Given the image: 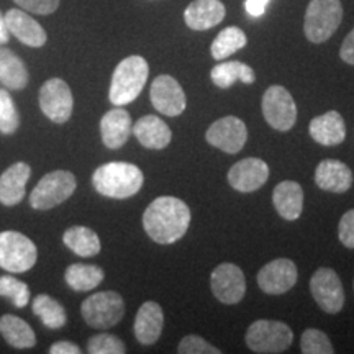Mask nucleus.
Returning a JSON list of instances; mask_svg holds the SVG:
<instances>
[{
    "instance_id": "4be33fe9",
    "label": "nucleus",
    "mask_w": 354,
    "mask_h": 354,
    "mask_svg": "<svg viewBox=\"0 0 354 354\" xmlns=\"http://www.w3.org/2000/svg\"><path fill=\"white\" fill-rule=\"evenodd\" d=\"M30 174L32 169L26 162H15L3 171V174L0 176V203L7 207L19 205L25 197Z\"/></svg>"
},
{
    "instance_id": "423d86ee",
    "label": "nucleus",
    "mask_w": 354,
    "mask_h": 354,
    "mask_svg": "<svg viewBox=\"0 0 354 354\" xmlns=\"http://www.w3.org/2000/svg\"><path fill=\"white\" fill-rule=\"evenodd\" d=\"M77 187L76 176L69 171H53L41 177L30 194V205L35 210H50L73 196Z\"/></svg>"
},
{
    "instance_id": "412c9836",
    "label": "nucleus",
    "mask_w": 354,
    "mask_h": 354,
    "mask_svg": "<svg viewBox=\"0 0 354 354\" xmlns=\"http://www.w3.org/2000/svg\"><path fill=\"white\" fill-rule=\"evenodd\" d=\"M162 326H165V315L161 305L156 302H145L141 305L133 325L136 339L146 346L154 344L162 333Z\"/></svg>"
},
{
    "instance_id": "f704fd0d",
    "label": "nucleus",
    "mask_w": 354,
    "mask_h": 354,
    "mask_svg": "<svg viewBox=\"0 0 354 354\" xmlns=\"http://www.w3.org/2000/svg\"><path fill=\"white\" fill-rule=\"evenodd\" d=\"M300 349L304 354H333L335 348L323 331L308 328L300 338Z\"/></svg>"
},
{
    "instance_id": "9d476101",
    "label": "nucleus",
    "mask_w": 354,
    "mask_h": 354,
    "mask_svg": "<svg viewBox=\"0 0 354 354\" xmlns=\"http://www.w3.org/2000/svg\"><path fill=\"white\" fill-rule=\"evenodd\" d=\"M310 292L323 312L335 313L342 312L344 307V289L342 279L330 268H320L313 272L310 279Z\"/></svg>"
},
{
    "instance_id": "393cba45",
    "label": "nucleus",
    "mask_w": 354,
    "mask_h": 354,
    "mask_svg": "<svg viewBox=\"0 0 354 354\" xmlns=\"http://www.w3.org/2000/svg\"><path fill=\"white\" fill-rule=\"evenodd\" d=\"M272 202L277 214L284 220L294 221L302 215L304 190L295 180H282L272 192Z\"/></svg>"
},
{
    "instance_id": "58836bf2",
    "label": "nucleus",
    "mask_w": 354,
    "mask_h": 354,
    "mask_svg": "<svg viewBox=\"0 0 354 354\" xmlns=\"http://www.w3.org/2000/svg\"><path fill=\"white\" fill-rule=\"evenodd\" d=\"M338 238L344 246L354 250V209L348 210L339 220Z\"/></svg>"
},
{
    "instance_id": "c9c22d12",
    "label": "nucleus",
    "mask_w": 354,
    "mask_h": 354,
    "mask_svg": "<svg viewBox=\"0 0 354 354\" xmlns=\"http://www.w3.org/2000/svg\"><path fill=\"white\" fill-rule=\"evenodd\" d=\"M87 351L91 354H123L127 353L125 343L115 335H95L87 342Z\"/></svg>"
},
{
    "instance_id": "5701e85b",
    "label": "nucleus",
    "mask_w": 354,
    "mask_h": 354,
    "mask_svg": "<svg viewBox=\"0 0 354 354\" xmlns=\"http://www.w3.org/2000/svg\"><path fill=\"white\" fill-rule=\"evenodd\" d=\"M308 133L318 145L336 146L346 138V125L343 117L335 110L318 115L308 125Z\"/></svg>"
},
{
    "instance_id": "7c9ffc66",
    "label": "nucleus",
    "mask_w": 354,
    "mask_h": 354,
    "mask_svg": "<svg viewBox=\"0 0 354 354\" xmlns=\"http://www.w3.org/2000/svg\"><path fill=\"white\" fill-rule=\"evenodd\" d=\"M33 313L39 317L44 326L51 330L63 328L68 322V315L66 310L57 300L50 297L48 294H39L37 299L33 300Z\"/></svg>"
},
{
    "instance_id": "f3484780",
    "label": "nucleus",
    "mask_w": 354,
    "mask_h": 354,
    "mask_svg": "<svg viewBox=\"0 0 354 354\" xmlns=\"http://www.w3.org/2000/svg\"><path fill=\"white\" fill-rule=\"evenodd\" d=\"M6 24L8 28V33L13 35L19 41H21L26 46L32 48H41L46 43V32L37 20L32 19L25 10L20 8H12L6 15Z\"/></svg>"
},
{
    "instance_id": "2f4dec72",
    "label": "nucleus",
    "mask_w": 354,
    "mask_h": 354,
    "mask_svg": "<svg viewBox=\"0 0 354 354\" xmlns=\"http://www.w3.org/2000/svg\"><path fill=\"white\" fill-rule=\"evenodd\" d=\"M246 43L248 38L243 30L238 28V26H228V28L221 30L216 35V38L210 46V53L214 56V59H227L228 56L243 50L246 46Z\"/></svg>"
},
{
    "instance_id": "dca6fc26",
    "label": "nucleus",
    "mask_w": 354,
    "mask_h": 354,
    "mask_svg": "<svg viewBox=\"0 0 354 354\" xmlns=\"http://www.w3.org/2000/svg\"><path fill=\"white\" fill-rule=\"evenodd\" d=\"M269 166L259 158L238 161L228 171V183L238 192H254L268 183Z\"/></svg>"
},
{
    "instance_id": "39448f33",
    "label": "nucleus",
    "mask_w": 354,
    "mask_h": 354,
    "mask_svg": "<svg viewBox=\"0 0 354 354\" xmlns=\"http://www.w3.org/2000/svg\"><path fill=\"white\" fill-rule=\"evenodd\" d=\"M294 342L290 326L277 320H256L246 331V344L253 353H284Z\"/></svg>"
},
{
    "instance_id": "7ed1b4c3",
    "label": "nucleus",
    "mask_w": 354,
    "mask_h": 354,
    "mask_svg": "<svg viewBox=\"0 0 354 354\" xmlns=\"http://www.w3.org/2000/svg\"><path fill=\"white\" fill-rule=\"evenodd\" d=\"M148 76L149 66L145 57L136 55L125 57L113 71L109 92L110 102L115 107L131 104L133 100L138 99L146 81H148Z\"/></svg>"
},
{
    "instance_id": "6e6552de",
    "label": "nucleus",
    "mask_w": 354,
    "mask_h": 354,
    "mask_svg": "<svg viewBox=\"0 0 354 354\" xmlns=\"http://www.w3.org/2000/svg\"><path fill=\"white\" fill-rule=\"evenodd\" d=\"M35 243L19 232L0 233V268L7 272H26L37 264Z\"/></svg>"
},
{
    "instance_id": "e433bc0d",
    "label": "nucleus",
    "mask_w": 354,
    "mask_h": 354,
    "mask_svg": "<svg viewBox=\"0 0 354 354\" xmlns=\"http://www.w3.org/2000/svg\"><path fill=\"white\" fill-rule=\"evenodd\" d=\"M177 353L180 354H220V349L212 346L209 342L198 335H187L185 338L180 339Z\"/></svg>"
},
{
    "instance_id": "473e14b6",
    "label": "nucleus",
    "mask_w": 354,
    "mask_h": 354,
    "mask_svg": "<svg viewBox=\"0 0 354 354\" xmlns=\"http://www.w3.org/2000/svg\"><path fill=\"white\" fill-rule=\"evenodd\" d=\"M0 297L10 300L17 308H24L30 300V289L25 282L13 276H2L0 277Z\"/></svg>"
},
{
    "instance_id": "a878e982",
    "label": "nucleus",
    "mask_w": 354,
    "mask_h": 354,
    "mask_svg": "<svg viewBox=\"0 0 354 354\" xmlns=\"http://www.w3.org/2000/svg\"><path fill=\"white\" fill-rule=\"evenodd\" d=\"M0 84L12 91H21L28 84V71L24 61L8 48L0 46Z\"/></svg>"
},
{
    "instance_id": "cd10ccee",
    "label": "nucleus",
    "mask_w": 354,
    "mask_h": 354,
    "mask_svg": "<svg viewBox=\"0 0 354 354\" xmlns=\"http://www.w3.org/2000/svg\"><path fill=\"white\" fill-rule=\"evenodd\" d=\"M63 241L74 254L82 256V258L97 256L102 248L99 234L87 227H71L69 230H66Z\"/></svg>"
},
{
    "instance_id": "ddd939ff",
    "label": "nucleus",
    "mask_w": 354,
    "mask_h": 354,
    "mask_svg": "<svg viewBox=\"0 0 354 354\" xmlns=\"http://www.w3.org/2000/svg\"><path fill=\"white\" fill-rule=\"evenodd\" d=\"M209 145L218 148L220 151L236 154L245 148L248 140V128L238 117L228 115L210 125L205 133Z\"/></svg>"
},
{
    "instance_id": "79ce46f5",
    "label": "nucleus",
    "mask_w": 354,
    "mask_h": 354,
    "mask_svg": "<svg viewBox=\"0 0 354 354\" xmlns=\"http://www.w3.org/2000/svg\"><path fill=\"white\" fill-rule=\"evenodd\" d=\"M50 353L51 354H81V348L71 342H57L55 344H51Z\"/></svg>"
},
{
    "instance_id": "4468645a",
    "label": "nucleus",
    "mask_w": 354,
    "mask_h": 354,
    "mask_svg": "<svg viewBox=\"0 0 354 354\" xmlns=\"http://www.w3.org/2000/svg\"><path fill=\"white\" fill-rule=\"evenodd\" d=\"M297 277V266L294 264V261L287 258H279L259 269L258 286L266 294L282 295L295 286Z\"/></svg>"
},
{
    "instance_id": "37998d69",
    "label": "nucleus",
    "mask_w": 354,
    "mask_h": 354,
    "mask_svg": "<svg viewBox=\"0 0 354 354\" xmlns=\"http://www.w3.org/2000/svg\"><path fill=\"white\" fill-rule=\"evenodd\" d=\"M8 39H10V33H8L6 17H3L2 12H0V44L8 43Z\"/></svg>"
},
{
    "instance_id": "a211bd4d",
    "label": "nucleus",
    "mask_w": 354,
    "mask_h": 354,
    "mask_svg": "<svg viewBox=\"0 0 354 354\" xmlns=\"http://www.w3.org/2000/svg\"><path fill=\"white\" fill-rule=\"evenodd\" d=\"M133 131L130 113L125 109L117 107L109 110L100 120V135L109 149H118L127 143Z\"/></svg>"
},
{
    "instance_id": "ea45409f",
    "label": "nucleus",
    "mask_w": 354,
    "mask_h": 354,
    "mask_svg": "<svg viewBox=\"0 0 354 354\" xmlns=\"http://www.w3.org/2000/svg\"><path fill=\"white\" fill-rule=\"evenodd\" d=\"M339 57H342L344 63L354 66V28L351 30V33L344 38L342 50H339Z\"/></svg>"
},
{
    "instance_id": "b1692460",
    "label": "nucleus",
    "mask_w": 354,
    "mask_h": 354,
    "mask_svg": "<svg viewBox=\"0 0 354 354\" xmlns=\"http://www.w3.org/2000/svg\"><path fill=\"white\" fill-rule=\"evenodd\" d=\"M133 135L148 149H165L172 140L171 128L156 115H145L133 125Z\"/></svg>"
},
{
    "instance_id": "a19ab883",
    "label": "nucleus",
    "mask_w": 354,
    "mask_h": 354,
    "mask_svg": "<svg viewBox=\"0 0 354 354\" xmlns=\"http://www.w3.org/2000/svg\"><path fill=\"white\" fill-rule=\"evenodd\" d=\"M268 3H269V0H246L245 7H246L248 15L254 17V19L263 17L266 8H268Z\"/></svg>"
},
{
    "instance_id": "c03bdc74",
    "label": "nucleus",
    "mask_w": 354,
    "mask_h": 354,
    "mask_svg": "<svg viewBox=\"0 0 354 354\" xmlns=\"http://www.w3.org/2000/svg\"><path fill=\"white\" fill-rule=\"evenodd\" d=\"M353 287H354V282H353Z\"/></svg>"
},
{
    "instance_id": "1a4fd4ad",
    "label": "nucleus",
    "mask_w": 354,
    "mask_h": 354,
    "mask_svg": "<svg viewBox=\"0 0 354 354\" xmlns=\"http://www.w3.org/2000/svg\"><path fill=\"white\" fill-rule=\"evenodd\" d=\"M263 115L274 130L289 131L297 122V107L290 92L282 86H271L263 95Z\"/></svg>"
},
{
    "instance_id": "aec40b11",
    "label": "nucleus",
    "mask_w": 354,
    "mask_h": 354,
    "mask_svg": "<svg viewBox=\"0 0 354 354\" xmlns=\"http://www.w3.org/2000/svg\"><path fill=\"white\" fill-rule=\"evenodd\" d=\"M315 183L326 192L343 194L351 189L353 172L338 159H323L315 169Z\"/></svg>"
},
{
    "instance_id": "72a5a7b5",
    "label": "nucleus",
    "mask_w": 354,
    "mask_h": 354,
    "mask_svg": "<svg viewBox=\"0 0 354 354\" xmlns=\"http://www.w3.org/2000/svg\"><path fill=\"white\" fill-rule=\"evenodd\" d=\"M20 115L17 112L15 102L6 88H0V133L12 135L19 130Z\"/></svg>"
},
{
    "instance_id": "c85d7f7f",
    "label": "nucleus",
    "mask_w": 354,
    "mask_h": 354,
    "mask_svg": "<svg viewBox=\"0 0 354 354\" xmlns=\"http://www.w3.org/2000/svg\"><path fill=\"white\" fill-rule=\"evenodd\" d=\"M212 81L220 88L232 87L234 82L241 81L245 84H253L256 81V74L253 68L240 61H225L216 64L210 73Z\"/></svg>"
},
{
    "instance_id": "0eeeda50",
    "label": "nucleus",
    "mask_w": 354,
    "mask_h": 354,
    "mask_svg": "<svg viewBox=\"0 0 354 354\" xmlns=\"http://www.w3.org/2000/svg\"><path fill=\"white\" fill-rule=\"evenodd\" d=\"M81 313L88 326L97 330H109L125 315V304L117 292H97L84 300Z\"/></svg>"
},
{
    "instance_id": "6ab92c4d",
    "label": "nucleus",
    "mask_w": 354,
    "mask_h": 354,
    "mask_svg": "<svg viewBox=\"0 0 354 354\" xmlns=\"http://www.w3.org/2000/svg\"><path fill=\"white\" fill-rule=\"evenodd\" d=\"M227 15L220 0H194L184 12V21L190 30L203 32L221 24Z\"/></svg>"
},
{
    "instance_id": "f8f14e48",
    "label": "nucleus",
    "mask_w": 354,
    "mask_h": 354,
    "mask_svg": "<svg viewBox=\"0 0 354 354\" xmlns=\"http://www.w3.org/2000/svg\"><path fill=\"white\" fill-rule=\"evenodd\" d=\"M212 292L221 304H240L246 294L245 274L236 264L223 263L216 266L210 277Z\"/></svg>"
},
{
    "instance_id": "9b49d317",
    "label": "nucleus",
    "mask_w": 354,
    "mask_h": 354,
    "mask_svg": "<svg viewBox=\"0 0 354 354\" xmlns=\"http://www.w3.org/2000/svg\"><path fill=\"white\" fill-rule=\"evenodd\" d=\"M39 107L41 112L55 123H66L73 115V92L63 79H48L39 88Z\"/></svg>"
},
{
    "instance_id": "c756f323",
    "label": "nucleus",
    "mask_w": 354,
    "mask_h": 354,
    "mask_svg": "<svg viewBox=\"0 0 354 354\" xmlns=\"http://www.w3.org/2000/svg\"><path fill=\"white\" fill-rule=\"evenodd\" d=\"M104 269L94 264H71L66 269L64 279L68 286L76 292H88L99 287L104 281Z\"/></svg>"
},
{
    "instance_id": "bb28decb",
    "label": "nucleus",
    "mask_w": 354,
    "mask_h": 354,
    "mask_svg": "<svg viewBox=\"0 0 354 354\" xmlns=\"http://www.w3.org/2000/svg\"><path fill=\"white\" fill-rule=\"evenodd\" d=\"M0 335L13 348L25 349L37 344V335L32 326L15 315H3L0 318Z\"/></svg>"
},
{
    "instance_id": "2eb2a0df",
    "label": "nucleus",
    "mask_w": 354,
    "mask_h": 354,
    "mask_svg": "<svg viewBox=\"0 0 354 354\" xmlns=\"http://www.w3.org/2000/svg\"><path fill=\"white\" fill-rule=\"evenodd\" d=\"M149 97H151L153 107L167 117H177L184 112L185 105H187L184 88L174 77L167 76V74L154 79Z\"/></svg>"
},
{
    "instance_id": "f03ea898",
    "label": "nucleus",
    "mask_w": 354,
    "mask_h": 354,
    "mask_svg": "<svg viewBox=\"0 0 354 354\" xmlns=\"http://www.w3.org/2000/svg\"><path fill=\"white\" fill-rule=\"evenodd\" d=\"M145 176L138 166L131 162H107L97 167L92 176V184L102 196L117 198L133 197L143 187Z\"/></svg>"
},
{
    "instance_id": "4c0bfd02",
    "label": "nucleus",
    "mask_w": 354,
    "mask_h": 354,
    "mask_svg": "<svg viewBox=\"0 0 354 354\" xmlns=\"http://www.w3.org/2000/svg\"><path fill=\"white\" fill-rule=\"evenodd\" d=\"M21 10L38 13V15H50L59 7V0H13Z\"/></svg>"
},
{
    "instance_id": "f257e3e1",
    "label": "nucleus",
    "mask_w": 354,
    "mask_h": 354,
    "mask_svg": "<svg viewBox=\"0 0 354 354\" xmlns=\"http://www.w3.org/2000/svg\"><path fill=\"white\" fill-rule=\"evenodd\" d=\"M190 209L177 197L162 196L154 198L143 214L145 232L159 245H172L187 233Z\"/></svg>"
},
{
    "instance_id": "20e7f679",
    "label": "nucleus",
    "mask_w": 354,
    "mask_h": 354,
    "mask_svg": "<svg viewBox=\"0 0 354 354\" xmlns=\"http://www.w3.org/2000/svg\"><path fill=\"white\" fill-rule=\"evenodd\" d=\"M342 21V0H312L305 12V37L312 43H325L338 30Z\"/></svg>"
}]
</instances>
